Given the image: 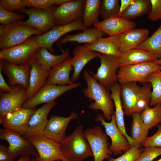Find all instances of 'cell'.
I'll use <instances>...</instances> for the list:
<instances>
[{"instance_id": "ab89813d", "label": "cell", "mask_w": 161, "mask_h": 161, "mask_svg": "<svg viewBox=\"0 0 161 161\" xmlns=\"http://www.w3.org/2000/svg\"><path fill=\"white\" fill-rule=\"evenodd\" d=\"M25 17V15L24 14L8 11L0 6V23L1 25H7L21 21Z\"/></svg>"}, {"instance_id": "816d5d0a", "label": "cell", "mask_w": 161, "mask_h": 161, "mask_svg": "<svg viewBox=\"0 0 161 161\" xmlns=\"http://www.w3.org/2000/svg\"><path fill=\"white\" fill-rule=\"evenodd\" d=\"M30 161H38L36 160L35 158H33L32 159H30Z\"/></svg>"}, {"instance_id": "4fadbf2b", "label": "cell", "mask_w": 161, "mask_h": 161, "mask_svg": "<svg viewBox=\"0 0 161 161\" xmlns=\"http://www.w3.org/2000/svg\"><path fill=\"white\" fill-rule=\"evenodd\" d=\"M55 9L53 7L48 10L30 7L21 12L29 16L24 21L26 24L44 34L56 26L54 15Z\"/></svg>"}, {"instance_id": "681fc988", "label": "cell", "mask_w": 161, "mask_h": 161, "mask_svg": "<svg viewBox=\"0 0 161 161\" xmlns=\"http://www.w3.org/2000/svg\"><path fill=\"white\" fill-rule=\"evenodd\" d=\"M30 156L24 157H21L18 160L16 161H30Z\"/></svg>"}, {"instance_id": "8992f818", "label": "cell", "mask_w": 161, "mask_h": 161, "mask_svg": "<svg viewBox=\"0 0 161 161\" xmlns=\"http://www.w3.org/2000/svg\"><path fill=\"white\" fill-rule=\"evenodd\" d=\"M27 140L37 151L38 156L35 158L38 161H69L63 154L60 143L43 134L33 136Z\"/></svg>"}, {"instance_id": "11a10c76", "label": "cell", "mask_w": 161, "mask_h": 161, "mask_svg": "<svg viewBox=\"0 0 161 161\" xmlns=\"http://www.w3.org/2000/svg\"><path fill=\"white\" fill-rule=\"evenodd\" d=\"M62 161L61 160H56V161Z\"/></svg>"}, {"instance_id": "7402d4cb", "label": "cell", "mask_w": 161, "mask_h": 161, "mask_svg": "<svg viewBox=\"0 0 161 161\" xmlns=\"http://www.w3.org/2000/svg\"><path fill=\"white\" fill-rule=\"evenodd\" d=\"M71 58L70 56L63 62L52 67L49 70L45 85L52 84L66 86L74 83L71 81L69 77L72 67Z\"/></svg>"}, {"instance_id": "836d02e7", "label": "cell", "mask_w": 161, "mask_h": 161, "mask_svg": "<svg viewBox=\"0 0 161 161\" xmlns=\"http://www.w3.org/2000/svg\"><path fill=\"white\" fill-rule=\"evenodd\" d=\"M137 48L147 51L161 59V24L149 37L140 44Z\"/></svg>"}, {"instance_id": "83f0119b", "label": "cell", "mask_w": 161, "mask_h": 161, "mask_svg": "<svg viewBox=\"0 0 161 161\" xmlns=\"http://www.w3.org/2000/svg\"><path fill=\"white\" fill-rule=\"evenodd\" d=\"M69 50L66 49L63 53L55 55L50 53L48 49L40 47L36 50L34 59L38 62L46 70L49 72L54 66L63 62L70 57Z\"/></svg>"}, {"instance_id": "30bf717a", "label": "cell", "mask_w": 161, "mask_h": 161, "mask_svg": "<svg viewBox=\"0 0 161 161\" xmlns=\"http://www.w3.org/2000/svg\"><path fill=\"white\" fill-rule=\"evenodd\" d=\"M21 135L4 128L0 129V139L8 142L9 152L13 158L30 155L37 157L38 154L35 148L29 140Z\"/></svg>"}, {"instance_id": "e575fe53", "label": "cell", "mask_w": 161, "mask_h": 161, "mask_svg": "<svg viewBox=\"0 0 161 161\" xmlns=\"http://www.w3.org/2000/svg\"><path fill=\"white\" fill-rule=\"evenodd\" d=\"M141 120L149 129H151L161 122V104L152 108L146 107L140 114Z\"/></svg>"}, {"instance_id": "db71d44e", "label": "cell", "mask_w": 161, "mask_h": 161, "mask_svg": "<svg viewBox=\"0 0 161 161\" xmlns=\"http://www.w3.org/2000/svg\"><path fill=\"white\" fill-rule=\"evenodd\" d=\"M161 161V158L158 160H155V161Z\"/></svg>"}, {"instance_id": "603a6c76", "label": "cell", "mask_w": 161, "mask_h": 161, "mask_svg": "<svg viewBox=\"0 0 161 161\" xmlns=\"http://www.w3.org/2000/svg\"><path fill=\"white\" fill-rule=\"evenodd\" d=\"M120 96L124 114L132 115L134 113L141 87L135 82L120 84Z\"/></svg>"}, {"instance_id": "4dcf8cb0", "label": "cell", "mask_w": 161, "mask_h": 161, "mask_svg": "<svg viewBox=\"0 0 161 161\" xmlns=\"http://www.w3.org/2000/svg\"><path fill=\"white\" fill-rule=\"evenodd\" d=\"M132 115L130 137L133 143L131 147L135 146L140 148L147 137L149 129L142 121L140 114L134 113Z\"/></svg>"}, {"instance_id": "ba28073f", "label": "cell", "mask_w": 161, "mask_h": 161, "mask_svg": "<svg viewBox=\"0 0 161 161\" xmlns=\"http://www.w3.org/2000/svg\"><path fill=\"white\" fill-rule=\"evenodd\" d=\"M87 28L80 18L68 24L56 25L47 32L37 35L34 38L39 47L46 48L52 53H54L53 45L61 37L71 31L83 30Z\"/></svg>"}, {"instance_id": "d6a6232c", "label": "cell", "mask_w": 161, "mask_h": 161, "mask_svg": "<svg viewBox=\"0 0 161 161\" xmlns=\"http://www.w3.org/2000/svg\"><path fill=\"white\" fill-rule=\"evenodd\" d=\"M151 10L148 0H134L133 2L122 13L120 16L130 20L147 14Z\"/></svg>"}, {"instance_id": "f1b7e54d", "label": "cell", "mask_w": 161, "mask_h": 161, "mask_svg": "<svg viewBox=\"0 0 161 161\" xmlns=\"http://www.w3.org/2000/svg\"><path fill=\"white\" fill-rule=\"evenodd\" d=\"M157 59H158L153 54L138 48H136L121 54L118 58L120 67L152 61Z\"/></svg>"}, {"instance_id": "3957f363", "label": "cell", "mask_w": 161, "mask_h": 161, "mask_svg": "<svg viewBox=\"0 0 161 161\" xmlns=\"http://www.w3.org/2000/svg\"><path fill=\"white\" fill-rule=\"evenodd\" d=\"M42 33L36 29L20 21L0 26V48L3 49L20 44L34 35Z\"/></svg>"}, {"instance_id": "c3c4849f", "label": "cell", "mask_w": 161, "mask_h": 161, "mask_svg": "<svg viewBox=\"0 0 161 161\" xmlns=\"http://www.w3.org/2000/svg\"><path fill=\"white\" fill-rule=\"evenodd\" d=\"M134 0H121L118 16H120L123 12L133 2Z\"/></svg>"}, {"instance_id": "8d00e7d4", "label": "cell", "mask_w": 161, "mask_h": 161, "mask_svg": "<svg viewBox=\"0 0 161 161\" xmlns=\"http://www.w3.org/2000/svg\"><path fill=\"white\" fill-rule=\"evenodd\" d=\"M138 97L134 113L140 114L147 106L150 105L151 96V86L149 83L143 84Z\"/></svg>"}, {"instance_id": "7c38bea8", "label": "cell", "mask_w": 161, "mask_h": 161, "mask_svg": "<svg viewBox=\"0 0 161 161\" xmlns=\"http://www.w3.org/2000/svg\"><path fill=\"white\" fill-rule=\"evenodd\" d=\"M96 121H100L104 127L106 133L110 138L111 144L109 150L114 155H120L122 151H126L131 147L126 138L119 131L116 124L115 113L110 122H106L103 117L99 114L95 118Z\"/></svg>"}, {"instance_id": "60d3db41", "label": "cell", "mask_w": 161, "mask_h": 161, "mask_svg": "<svg viewBox=\"0 0 161 161\" xmlns=\"http://www.w3.org/2000/svg\"><path fill=\"white\" fill-rule=\"evenodd\" d=\"M143 150L138 147L132 146L118 157L109 158V161H135L140 157Z\"/></svg>"}, {"instance_id": "484cf974", "label": "cell", "mask_w": 161, "mask_h": 161, "mask_svg": "<svg viewBox=\"0 0 161 161\" xmlns=\"http://www.w3.org/2000/svg\"><path fill=\"white\" fill-rule=\"evenodd\" d=\"M48 72L34 60L31 64L29 85L27 90V100L33 97L45 85Z\"/></svg>"}, {"instance_id": "9a60e30c", "label": "cell", "mask_w": 161, "mask_h": 161, "mask_svg": "<svg viewBox=\"0 0 161 161\" xmlns=\"http://www.w3.org/2000/svg\"><path fill=\"white\" fill-rule=\"evenodd\" d=\"M85 0H69L55 8L54 13L56 25L68 24L81 18Z\"/></svg>"}, {"instance_id": "5bb4252c", "label": "cell", "mask_w": 161, "mask_h": 161, "mask_svg": "<svg viewBox=\"0 0 161 161\" xmlns=\"http://www.w3.org/2000/svg\"><path fill=\"white\" fill-rule=\"evenodd\" d=\"M35 110V108L21 107L0 118V123L4 129L23 136L26 131L29 121Z\"/></svg>"}, {"instance_id": "f546056e", "label": "cell", "mask_w": 161, "mask_h": 161, "mask_svg": "<svg viewBox=\"0 0 161 161\" xmlns=\"http://www.w3.org/2000/svg\"><path fill=\"white\" fill-rule=\"evenodd\" d=\"M105 34L103 31L95 27L88 28L81 32L65 35L57 41L56 45L59 47L62 44L72 42L91 44L103 37Z\"/></svg>"}, {"instance_id": "f5cc1de1", "label": "cell", "mask_w": 161, "mask_h": 161, "mask_svg": "<svg viewBox=\"0 0 161 161\" xmlns=\"http://www.w3.org/2000/svg\"><path fill=\"white\" fill-rule=\"evenodd\" d=\"M158 73H159L160 76V77L161 78V70L159 71H158Z\"/></svg>"}, {"instance_id": "f35d334b", "label": "cell", "mask_w": 161, "mask_h": 161, "mask_svg": "<svg viewBox=\"0 0 161 161\" xmlns=\"http://www.w3.org/2000/svg\"><path fill=\"white\" fill-rule=\"evenodd\" d=\"M26 6L43 10H48L53 6L61 5L69 0H22Z\"/></svg>"}, {"instance_id": "7bdbcfd3", "label": "cell", "mask_w": 161, "mask_h": 161, "mask_svg": "<svg viewBox=\"0 0 161 161\" xmlns=\"http://www.w3.org/2000/svg\"><path fill=\"white\" fill-rule=\"evenodd\" d=\"M0 6L11 12L14 10L21 12L26 9L22 0H0Z\"/></svg>"}, {"instance_id": "277c9868", "label": "cell", "mask_w": 161, "mask_h": 161, "mask_svg": "<svg viewBox=\"0 0 161 161\" xmlns=\"http://www.w3.org/2000/svg\"><path fill=\"white\" fill-rule=\"evenodd\" d=\"M38 48L34 38H29L20 44L1 49L0 60L17 65H30Z\"/></svg>"}, {"instance_id": "2e32d148", "label": "cell", "mask_w": 161, "mask_h": 161, "mask_svg": "<svg viewBox=\"0 0 161 161\" xmlns=\"http://www.w3.org/2000/svg\"><path fill=\"white\" fill-rule=\"evenodd\" d=\"M78 117V114L74 111L66 117L52 115L48 120L43 135L61 143L66 137L65 132L69 123Z\"/></svg>"}, {"instance_id": "ee69618b", "label": "cell", "mask_w": 161, "mask_h": 161, "mask_svg": "<svg viewBox=\"0 0 161 161\" xmlns=\"http://www.w3.org/2000/svg\"><path fill=\"white\" fill-rule=\"evenodd\" d=\"M142 146L147 147H161V124L157 126L156 132L152 136L147 137L144 141Z\"/></svg>"}, {"instance_id": "9c48e42d", "label": "cell", "mask_w": 161, "mask_h": 161, "mask_svg": "<svg viewBox=\"0 0 161 161\" xmlns=\"http://www.w3.org/2000/svg\"><path fill=\"white\" fill-rule=\"evenodd\" d=\"M84 136L92 151L94 161L109 159L112 153L109 150L107 135L99 126L83 131Z\"/></svg>"}, {"instance_id": "f6af8a7d", "label": "cell", "mask_w": 161, "mask_h": 161, "mask_svg": "<svg viewBox=\"0 0 161 161\" xmlns=\"http://www.w3.org/2000/svg\"><path fill=\"white\" fill-rule=\"evenodd\" d=\"M151 10L147 17L148 19L152 21L161 19V0H150Z\"/></svg>"}, {"instance_id": "5b68a950", "label": "cell", "mask_w": 161, "mask_h": 161, "mask_svg": "<svg viewBox=\"0 0 161 161\" xmlns=\"http://www.w3.org/2000/svg\"><path fill=\"white\" fill-rule=\"evenodd\" d=\"M155 60L120 67L117 71L118 81L120 84L132 82L143 84L147 83L151 74L161 70L160 66Z\"/></svg>"}, {"instance_id": "b9f144b4", "label": "cell", "mask_w": 161, "mask_h": 161, "mask_svg": "<svg viewBox=\"0 0 161 161\" xmlns=\"http://www.w3.org/2000/svg\"><path fill=\"white\" fill-rule=\"evenodd\" d=\"M161 155V147H145L140 157L135 161H153Z\"/></svg>"}, {"instance_id": "4316f807", "label": "cell", "mask_w": 161, "mask_h": 161, "mask_svg": "<svg viewBox=\"0 0 161 161\" xmlns=\"http://www.w3.org/2000/svg\"><path fill=\"white\" fill-rule=\"evenodd\" d=\"M110 97L113 101L115 109L114 113L117 126L121 133L126 138L131 147L133 141L126 132L125 127L124 114L120 96V85L117 83L111 88Z\"/></svg>"}, {"instance_id": "f907efd6", "label": "cell", "mask_w": 161, "mask_h": 161, "mask_svg": "<svg viewBox=\"0 0 161 161\" xmlns=\"http://www.w3.org/2000/svg\"><path fill=\"white\" fill-rule=\"evenodd\" d=\"M155 61L160 66L161 68V59H157L155 60Z\"/></svg>"}, {"instance_id": "1f68e13d", "label": "cell", "mask_w": 161, "mask_h": 161, "mask_svg": "<svg viewBox=\"0 0 161 161\" xmlns=\"http://www.w3.org/2000/svg\"><path fill=\"white\" fill-rule=\"evenodd\" d=\"M100 1V0H85L81 19L87 28L99 22Z\"/></svg>"}, {"instance_id": "6da1fadb", "label": "cell", "mask_w": 161, "mask_h": 161, "mask_svg": "<svg viewBox=\"0 0 161 161\" xmlns=\"http://www.w3.org/2000/svg\"><path fill=\"white\" fill-rule=\"evenodd\" d=\"M83 77L87 84L86 87L83 89L84 95L89 100L94 101L89 104V108L94 110L101 111L104 117L108 121L111 120L114 113V106L108 91L89 72L83 71Z\"/></svg>"}, {"instance_id": "9f6ffc18", "label": "cell", "mask_w": 161, "mask_h": 161, "mask_svg": "<svg viewBox=\"0 0 161 161\" xmlns=\"http://www.w3.org/2000/svg\"></svg>"}, {"instance_id": "ffe728a7", "label": "cell", "mask_w": 161, "mask_h": 161, "mask_svg": "<svg viewBox=\"0 0 161 161\" xmlns=\"http://www.w3.org/2000/svg\"><path fill=\"white\" fill-rule=\"evenodd\" d=\"M136 26L135 22L118 16L99 22L94 25V27L109 36L120 35L134 29Z\"/></svg>"}, {"instance_id": "d4e9b609", "label": "cell", "mask_w": 161, "mask_h": 161, "mask_svg": "<svg viewBox=\"0 0 161 161\" xmlns=\"http://www.w3.org/2000/svg\"><path fill=\"white\" fill-rule=\"evenodd\" d=\"M149 33L147 29H133L119 35L121 53L137 48L147 38Z\"/></svg>"}, {"instance_id": "cb8c5ba5", "label": "cell", "mask_w": 161, "mask_h": 161, "mask_svg": "<svg viewBox=\"0 0 161 161\" xmlns=\"http://www.w3.org/2000/svg\"><path fill=\"white\" fill-rule=\"evenodd\" d=\"M91 50L119 58L121 53L119 35L102 37L91 44L84 45Z\"/></svg>"}, {"instance_id": "52a82bcc", "label": "cell", "mask_w": 161, "mask_h": 161, "mask_svg": "<svg viewBox=\"0 0 161 161\" xmlns=\"http://www.w3.org/2000/svg\"><path fill=\"white\" fill-rule=\"evenodd\" d=\"M100 65L97 72H89L109 91L117 83V70L119 65L118 58L114 56L100 54Z\"/></svg>"}, {"instance_id": "74e56055", "label": "cell", "mask_w": 161, "mask_h": 161, "mask_svg": "<svg viewBox=\"0 0 161 161\" xmlns=\"http://www.w3.org/2000/svg\"><path fill=\"white\" fill-rule=\"evenodd\" d=\"M120 5L118 0H101L100 15L103 20L118 15Z\"/></svg>"}, {"instance_id": "e0dca14e", "label": "cell", "mask_w": 161, "mask_h": 161, "mask_svg": "<svg viewBox=\"0 0 161 161\" xmlns=\"http://www.w3.org/2000/svg\"><path fill=\"white\" fill-rule=\"evenodd\" d=\"M0 66L11 87L21 85L27 90L29 85L31 64L17 65L0 60Z\"/></svg>"}, {"instance_id": "ac0fdd59", "label": "cell", "mask_w": 161, "mask_h": 161, "mask_svg": "<svg viewBox=\"0 0 161 161\" xmlns=\"http://www.w3.org/2000/svg\"><path fill=\"white\" fill-rule=\"evenodd\" d=\"M10 92L0 94V118L21 108L27 100V90L17 86Z\"/></svg>"}, {"instance_id": "7dc6e473", "label": "cell", "mask_w": 161, "mask_h": 161, "mask_svg": "<svg viewBox=\"0 0 161 161\" xmlns=\"http://www.w3.org/2000/svg\"><path fill=\"white\" fill-rule=\"evenodd\" d=\"M2 68L0 66V94L10 91L12 87L9 86L6 83L2 73Z\"/></svg>"}, {"instance_id": "44dd1931", "label": "cell", "mask_w": 161, "mask_h": 161, "mask_svg": "<svg viewBox=\"0 0 161 161\" xmlns=\"http://www.w3.org/2000/svg\"><path fill=\"white\" fill-rule=\"evenodd\" d=\"M99 52L92 51L85 45H77L73 51V57L71 58L74 71L71 80L73 83L79 78L81 71L86 64L92 60L98 57Z\"/></svg>"}, {"instance_id": "bcb514c9", "label": "cell", "mask_w": 161, "mask_h": 161, "mask_svg": "<svg viewBox=\"0 0 161 161\" xmlns=\"http://www.w3.org/2000/svg\"><path fill=\"white\" fill-rule=\"evenodd\" d=\"M13 158L9 153L8 147L3 145H0V161H14Z\"/></svg>"}, {"instance_id": "d6986e66", "label": "cell", "mask_w": 161, "mask_h": 161, "mask_svg": "<svg viewBox=\"0 0 161 161\" xmlns=\"http://www.w3.org/2000/svg\"><path fill=\"white\" fill-rule=\"evenodd\" d=\"M56 105L55 100L45 103L36 109L31 117L23 137L27 139L34 135L43 134L47 123V116L51 109Z\"/></svg>"}, {"instance_id": "d590c367", "label": "cell", "mask_w": 161, "mask_h": 161, "mask_svg": "<svg viewBox=\"0 0 161 161\" xmlns=\"http://www.w3.org/2000/svg\"><path fill=\"white\" fill-rule=\"evenodd\" d=\"M158 71L151 74L146 80L147 83L151 84L152 89L150 103L151 106H154L157 104H161V78Z\"/></svg>"}, {"instance_id": "7a4b0ae2", "label": "cell", "mask_w": 161, "mask_h": 161, "mask_svg": "<svg viewBox=\"0 0 161 161\" xmlns=\"http://www.w3.org/2000/svg\"><path fill=\"white\" fill-rule=\"evenodd\" d=\"M61 144L64 155L69 161H83L93 154L83 133V126H78Z\"/></svg>"}, {"instance_id": "8fae6325", "label": "cell", "mask_w": 161, "mask_h": 161, "mask_svg": "<svg viewBox=\"0 0 161 161\" xmlns=\"http://www.w3.org/2000/svg\"><path fill=\"white\" fill-rule=\"evenodd\" d=\"M81 84V83L78 82L66 86L52 84L44 85L33 97L27 100L21 107L32 109L41 103H49L55 100L66 92L79 87Z\"/></svg>"}]
</instances>
